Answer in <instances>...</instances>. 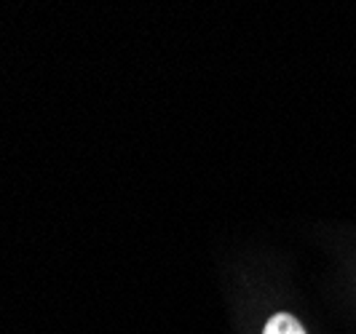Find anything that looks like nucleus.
<instances>
[{
  "label": "nucleus",
  "instance_id": "obj_1",
  "mask_svg": "<svg viewBox=\"0 0 356 334\" xmlns=\"http://www.w3.org/2000/svg\"><path fill=\"white\" fill-rule=\"evenodd\" d=\"M263 334H305V329L295 316H289V313H276V316L268 318Z\"/></svg>",
  "mask_w": 356,
  "mask_h": 334
}]
</instances>
